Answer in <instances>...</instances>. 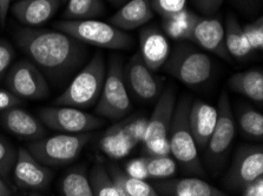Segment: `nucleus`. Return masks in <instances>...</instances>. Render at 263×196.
Segmentation results:
<instances>
[{
	"label": "nucleus",
	"mask_w": 263,
	"mask_h": 196,
	"mask_svg": "<svg viewBox=\"0 0 263 196\" xmlns=\"http://www.w3.org/2000/svg\"><path fill=\"white\" fill-rule=\"evenodd\" d=\"M217 121V108L201 100L191 103L189 126L197 149H205Z\"/></svg>",
	"instance_id": "nucleus-19"
},
{
	"label": "nucleus",
	"mask_w": 263,
	"mask_h": 196,
	"mask_svg": "<svg viewBox=\"0 0 263 196\" xmlns=\"http://www.w3.org/2000/svg\"><path fill=\"white\" fill-rule=\"evenodd\" d=\"M17 154L13 147L0 140V177H6L13 169Z\"/></svg>",
	"instance_id": "nucleus-34"
},
{
	"label": "nucleus",
	"mask_w": 263,
	"mask_h": 196,
	"mask_svg": "<svg viewBox=\"0 0 263 196\" xmlns=\"http://www.w3.org/2000/svg\"><path fill=\"white\" fill-rule=\"evenodd\" d=\"M89 179L93 196H121L112 179L110 178L109 171L103 163H96L89 175Z\"/></svg>",
	"instance_id": "nucleus-29"
},
{
	"label": "nucleus",
	"mask_w": 263,
	"mask_h": 196,
	"mask_svg": "<svg viewBox=\"0 0 263 196\" xmlns=\"http://www.w3.org/2000/svg\"><path fill=\"white\" fill-rule=\"evenodd\" d=\"M12 2H13V0H12ZM14 2H18V0H14Z\"/></svg>",
	"instance_id": "nucleus-47"
},
{
	"label": "nucleus",
	"mask_w": 263,
	"mask_h": 196,
	"mask_svg": "<svg viewBox=\"0 0 263 196\" xmlns=\"http://www.w3.org/2000/svg\"><path fill=\"white\" fill-rule=\"evenodd\" d=\"M124 173L129 177L138 180H146L149 178L146 168V157L134 159L126 163Z\"/></svg>",
	"instance_id": "nucleus-36"
},
{
	"label": "nucleus",
	"mask_w": 263,
	"mask_h": 196,
	"mask_svg": "<svg viewBox=\"0 0 263 196\" xmlns=\"http://www.w3.org/2000/svg\"><path fill=\"white\" fill-rule=\"evenodd\" d=\"M175 106H176V92L174 87H168L159 94L153 114L150 119H147L143 143L156 139L168 138Z\"/></svg>",
	"instance_id": "nucleus-16"
},
{
	"label": "nucleus",
	"mask_w": 263,
	"mask_h": 196,
	"mask_svg": "<svg viewBox=\"0 0 263 196\" xmlns=\"http://www.w3.org/2000/svg\"><path fill=\"white\" fill-rule=\"evenodd\" d=\"M191 100L183 97L175 106L173 120L169 128L171 154L185 170L193 173H203V168L198 159L197 146L189 126V111Z\"/></svg>",
	"instance_id": "nucleus-4"
},
{
	"label": "nucleus",
	"mask_w": 263,
	"mask_h": 196,
	"mask_svg": "<svg viewBox=\"0 0 263 196\" xmlns=\"http://www.w3.org/2000/svg\"><path fill=\"white\" fill-rule=\"evenodd\" d=\"M107 171L121 196H159L156 189L145 180L131 178L115 166H110Z\"/></svg>",
	"instance_id": "nucleus-25"
},
{
	"label": "nucleus",
	"mask_w": 263,
	"mask_h": 196,
	"mask_svg": "<svg viewBox=\"0 0 263 196\" xmlns=\"http://www.w3.org/2000/svg\"><path fill=\"white\" fill-rule=\"evenodd\" d=\"M242 196H263V178L257 179L243 188Z\"/></svg>",
	"instance_id": "nucleus-40"
},
{
	"label": "nucleus",
	"mask_w": 263,
	"mask_h": 196,
	"mask_svg": "<svg viewBox=\"0 0 263 196\" xmlns=\"http://www.w3.org/2000/svg\"><path fill=\"white\" fill-rule=\"evenodd\" d=\"M92 138L91 133L57 134L29 143L27 150L44 166H65L79 157Z\"/></svg>",
	"instance_id": "nucleus-5"
},
{
	"label": "nucleus",
	"mask_w": 263,
	"mask_h": 196,
	"mask_svg": "<svg viewBox=\"0 0 263 196\" xmlns=\"http://www.w3.org/2000/svg\"><path fill=\"white\" fill-rule=\"evenodd\" d=\"M238 126L246 135L261 139L263 137V115L252 107L245 106L238 111Z\"/></svg>",
	"instance_id": "nucleus-30"
},
{
	"label": "nucleus",
	"mask_w": 263,
	"mask_h": 196,
	"mask_svg": "<svg viewBox=\"0 0 263 196\" xmlns=\"http://www.w3.org/2000/svg\"><path fill=\"white\" fill-rule=\"evenodd\" d=\"M14 180L24 189L42 190L49 186L52 173L32 157L27 148H21L17 153L13 166Z\"/></svg>",
	"instance_id": "nucleus-14"
},
{
	"label": "nucleus",
	"mask_w": 263,
	"mask_h": 196,
	"mask_svg": "<svg viewBox=\"0 0 263 196\" xmlns=\"http://www.w3.org/2000/svg\"><path fill=\"white\" fill-rule=\"evenodd\" d=\"M217 121L206 145V161L211 167H218L235 137V119L227 93H222L217 106Z\"/></svg>",
	"instance_id": "nucleus-11"
},
{
	"label": "nucleus",
	"mask_w": 263,
	"mask_h": 196,
	"mask_svg": "<svg viewBox=\"0 0 263 196\" xmlns=\"http://www.w3.org/2000/svg\"><path fill=\"white\" fill-rule=\"evenodd\" d=\"M243 3H250V2H254V0H241Z\"/></svg>",
	"instance_id": "nucleus-45"
},
{
	"label": "nucleus",
	"mask_w": 263,
	"mask_h": 196,
	"mask_svg": "<svg viewBox=\"0 0 263 196\" xmlns=\"http://www.w3.org/2000/svg\"><path fill=\"white\" fill-rule=\"evenodd\" d=\"M146 157H169L171 154L169 138H161L144 143Z\"/></svg>",
	"instance_id": "nucleus-35"
},
{
	"label": "nucleus",
	"mask_w": 263,
	"mask_h": 196,
	"mask_svg": "<svg viewBox=\"0 0 263 196\" xmlns=\"http://www.w3.org/2000/svg\"><path fill=\"white\" fill-rule=\"evenodd\" d=\"M146 168L149 178L164 180L176 173L177 165L170 157H146Z\"/></svg>",
	"instance_id": "nucleus-31"
},
{
	"label": "nucleus",
	"mask_w": 263,
	"mask_h": 196,
	"mask_svg": "<svg viewBox=\"0 0 263 196\" xmlns=\"http://www.w3.org/2000/svg\"><path fill=\"white\" fill-rule=\"evenodd\" d=\"M154 188L157 193L169 196H227L210 183L195 178L162 180Z\"/></svg>",
	"instance_id": "nucleus-22"
},
{
	"label": "nucleus",
	"mask_w": 263,
	"mask_h": 196,
	"mask_svg": "<svg viewBox=\"0 0 263 196\" xmlns=\"http://www.w3.org/2000/svg\"><path fill=\"white\" fill-rule=\"evenodd\" d=\"M63 12L65 20H90L104 13L105 5L103 0H67Z\"/></svg>",
	"instance_id": "nucleus-27"
},
{
	"label": "nucleus",
	"mask_w": 263,
	"mask_h": 196,
	"mask_svg": "<svg viewBox=\"0 0 263 196\" xmlns=\"http://www.w3.org/2000/svg\"><path fill=\"white\" fill-rule=\"evenodd\" d=\"M109 2L114 5H121V4H125L127 0H109Z\"/></svg>",
	"instance_id": "nucleus-43"
},
{
	"label": "nucleus",
	"mask_w": 263,
	"mask_h": 196,
	"mask_svg": "<svg viewBox=\"0 0 263 196\" xmlns=\"http://www.w3.org/2000/svg\"><path fill=\"white\" fill-rule=\"evenodd\" d=\"M200 15L184 9L176 14L162 18L164 33L175 40H190Z\"/></svg>",
	"instance_id": "nucleus-24"
},
{
	"label": "nucleus",
	"mask_w": 263,
	"mask_h": 196,
	"mask_svg": "<svg viewBox=\"0 0 263 196\" xmlns=\"http://www.w3.org/2000/svg\"><path fill=\"white\" fill-rule=\"evenodd\" d=\"M62 0H18L10 11L19 23L31 29H38L57 13Z\"/></svg>",
	"instance_id": "nucleus-17"
},
{
	"label": "nucleus",
	"mask_w": 263,
	"mask_h": 196,
	"mask_svg": "<svg viewBox=\"0 0 263 196\" xmlns=\"http://www.w3.org/2000/svg\"><path fill=\"white\" fill-rule=\"evenodd\" d=\"M38 115L44 126L67 134L89 133L105 122L104 119L70 106L44 107Z\"/></svg>",
	"instance_id": "nucleus-9"
},
{
	"label": "nucleus",
	"mask_w": 263,
	"mask_h": 196,
	"mask_svg": "<svg viewBox=\"0 0 263 196\" xmlns=\"http://www.w3.org/2000/svg\"><path fill=\"white\" fill-rule=\"evenodd\" d=\"M63 196H93L89 175L82 168L67 173L62 180Z\"/></svg>",
	"instance_id": "nucleus-28"
},
{
	"label": "nucleus",
	"mask_w": 263,
	"mask_h": 196,
	"mask_svg": "<svg viewBox=\"0 0 263 196\" xmlns=\"http://www.w3.org/2000/svg\"><path fill=\"white\" fill-rule=\"evenodd\" d=\"M54 29L71 35L84 45L87 43L109 50H127L133 46V39L124 31L96 19L62 20L54 24Z\"/></svg>",
	"instance_id": "nucleus-3"
},
{
	"label": "nucleus",
	"mask_w": 263,
	"mask_h": 196,
	"mask_svg": "<svg viewBox=\"0 0 263 196\" xmlns=\"http://www.w3.org/2000/svg\"><path fill=\"white\" fill-rule=\"evenodd\" d=\"M243 33L246 35L250 49L254 51L262 52L263 50V19L258 18L254 23L247 24L242 26Z\"/></svg>",
	"instance_id": "nucleus-32"
},
{
	"label": "nucleus",
	"mask_w": 263,
	"mask_h": 196,
	"mask_svg": "<svg viewBox=\"0 0 263 196\" xmlns=\"http://www.w3.org/2000/svg\"><path fill=\"white\" fill-rule=\"evenodd\" d=\"M2 120L6 129L19 138L39 140L46 134V129L41 120L18 106L3 112Z\"/></svg>",
	"instance_id": "nucleus-21"
},
{
	"label": "nucleus",
	"mask_w": 263,
	"mask_h": 196,
	"mask_svg": "<svg viewBox=\"0 0 263 196\" xmlns=\"http://www.w3.org/2000/svg\"><path fill=\"white\" fill-rule=\"evenodd\" d=\"M224 43L228 54L235 59H246L253 53V50L250 49L243 33L242 26L234 15H229L226 20Z\"/></svg>",
	"instance_id": "nucleus-26"
},
{
	"label": "nucleus",
	"mask_w": 263,
	"mask_h": 196,
	"mask_svg": "<svg viewBox=\"0 0 263 196\" xmlns=\"http://www.w3.org/2000/svg\"><path fill=\"white\" fill-rule=\"evenodd\" d=\"M14 38L31 61L54 81L73 73L87 55L84 43L58 30L24 27L15 32Z\"/></svg>",
	"instance_id": "nucleus-1"
},
{
	"label": "nucleus",
	"mask_w": 263,
	"mask_h": 196,
	"mask_svg": "<svg viewBox=\"0 0 263 196\" xmlns=\"http://www.w3.org/2000/svg\"><path fill=\"white\" fill-rule=\"evenodd\" d=\"M0 196H12L10 188L3 181L2 178H0Z\"/></svg>",
	"instance_id": "nucleus-42"
},
{
	"label": "nucleus",
	"mask_w": 263,
	"mask_h": 196,
	"mask_svg": "<svg viewBox=\"0 0 263 196\" xmlns=\"http://www.w3.org/2000/svg\"><path fill=\"white\" fill-rule=\"evenodd\" d=\"M163 67L174 78L189 87L203 85L213 73V61L209 55L186 43L177 45Z\"/></svg>",
	"instance_id": "nucleus-7"
},
{
	"label": "nucleus",
	"mask_w": 263,
	"mask_h": 196,
	"mask_svg": "<svg viewBox=\"0 0 263 196\" xmlns=\"http://www.w3.org/2000/svg\"><path fill=\"white\" fill-rule=\"evenodd\" d=\"M12 0H0V24L4 26L6 24L7 15H9Z\"/></svg>",
	"instance_id": "nucleus-41"
},
{
	"label": "nucleus",
	"mask_w": 263,
	"mask_h": 196,
	"mask_svg": "<svg viewBox=\"0 0 263 196\" xmlns=\"http://www.w3.org/2000/svg\"><path fill=\"white\" fill-rule=\"evenodd\" d=\"M67 2V0H62V4H65Z\"/></svg>",
	"instance_id": "nucleus-46"
},
{
	"label": "nucleus",
	"mask_w": 263,
	"mask_h": 196,
	"mask_svg": "<svg viewBox=\"0 0 263 196\" xmlns=\"http://www.w3.org/2000/svg\"><path fill=\"white\" fill-rule=\"evenodd\" d=\"M154 13L151 0H127L109 19V24L121 31H133L149 23Z\"/></svg>",
	"instance_id": "nucleus-20"
},
{
	"label": "nucleus",
	"mask_w": 263,
	"mask_h": 196,
	"mask_svg": "<svg viewBox=\"0 0 263 196\" xmlns=\"http://www.w3.org/2000/svg\"><path fill=\"white\" fill-rule=\"evenodd\" d=\"M229 89L238 94L252 99L253 101H263V73L261 70H249L234 74L229 79Z\"/></svg>",
	"instance_id": "nucleus-23"
},
{
	"label": "nucleus",
	"mask_w": 263,
	"mask_h": 196,
	"mask_svg": "<svg viewBox=\"0 0 263 196\" xmlns=\"http://www.w3.org/2000/svg\"><path fill=\"white\" fill-rule=\"evenodd\" d=\"M260 178H263L262 147H241L235 154L227 186L233 190H242Z\"/></svg>",
	"instance_id": "nucleus-12"
},
{
	"label": "nucleus",
	"mask_w": 263,
	"mask_h": 196,
	"mask_svg": "<svg viewBox=\"0 0 263 196\" xmlns=\"http://www.w3.org/2000/svg\"><path fill=\"white\" fill-rule=\"evenodd\" d=\"M106 75L105 60L101 53L95 54L66 90L55 99V106L89 108L98 101Z\"/></svg>",
	"instance_id": "nucleus-2"
},
{
	"label": "nucleus",
	"mask_w": 263,
	"mask_h": 196,
	"mask_svg": "<svg viewBox=\"0 0 263 196\" xmlns=\"http://www.w3.org/2000/svg\"><path fill=\"white\" fill-rule=\"evenodd\" d=\"M133 105L127 91L124 67L119 58H111L106 69L105 81L96 105V113L101 118L118 120L130 113Z\"/></svg>",
	"instance_id": "nucleus-6"
},
{
	"label": "nucleus",
	"mask_w": 263,
	"mask_h": 196,
	"mask_svg": "<svg viewBox=\"0 0 263 196\" xmlns=\"http://www.w3.org/2000/svg\"><path fill=\"white\" fill-rule=\"evenodd\" d=\"M6 85L19 99L42 100L49 94L45 75L30 60H19L11 66Z\"/></svg>",
	"instance_id": "nucleus-10"
},
{
	"label": "nucleus",
	"mask_w": 263,
	"mask_h": 196,
	"mask_svg": "<svg viewBox=\"0 0 263 196\" xmlns=\"http://www.w3.org/2000/svg\"><path fill=\"white\" fill-rule=\"evenodd\" d=\"M147 119L127 118L115 123L99 140V148L106 157L114 160L125 158L138 143L143 142Z\"/></svg>",
	"instance_id": "nucleus-8"
},
{
	"label": "nucleus",
	"mask_w": 263,
	"mask_h": 196,
	"mask_svg": "<svg viewBox=\"0 0 263 196\" xmlns=\"http://www.w3.org/2000/svg\"><path fill=\"white\" fill-rule=\"evenodd\" d=\"M22 103V99L15 97L10 91L0 90V112H5L12 107L19 106Z\"/></svg>",
	"instance_id": "nucleus-39"
},
{
	"label": "nucleus",
	"mask_w": 263,
	"mask_h": 196,
	"mask_svg": "<svg viewBox=\"0 0 263 196\" xmlns=\"http://www.w3.org/2000/svg\"><path fill=\"white\" fill-rule=\"evenodd\" d=\"M124 78L127 91L141 101L150 102L162 93V79L147 69L138 53L125 66Z\"/></svg>",
	"instance_id": "nucleus-13"
},
{
	"label": "nucleus",
	"mask_w": 263,
	"mask_h": 196,
	"mask_svg": "<svg viewBox=\"0 0 263 196\" xmlns=\"http://www.w3.org/2000/svg\"><path fill=\"white\" fill-rule=\"evenodd\" d=\"M15 57L14 50L9 42L0 39V75L10 69Z\"/></svg>",
	"instance_id": "nucleus-37"
},
{
	"label": "nucleus",
	"mask_w": 263,
	"mask_h": 196,
	"mask_svg": "<svg viewBox=\"0 0 263 196\" xmlns=\"http://www.w3.org/2000/svg\"><path fill=\"white\" fill-rule=\"evenodd\" d=\"M151 6L154 12L164 18L186 9V0H151Z\"/></svg>",
	"instance_id": "nucleus-33"
},
{
	"label": "nucleus",
	"mask_w": 263,
	"mask_h": 196,
	"mask_svg": "<svg viewBox=\"0 0 263 196\" xmlns=\"http://www.w3.org/2000/svg\"><path fill=\"white\" fill-rule=\"evenodd\" d=\"M139 55L146 67L156 72L164 66L170 55V45L165 34L157 27H145L138 35Z\"/></svg>",
	"instance_id": "nucleus-15"
},
{
	"label": "nucleus",
	"mask_w": 263,
	"mask_h": 196,
	"mask_svg": "<svg viewBox=\"0 0 263 196\" xmlns=\"http://www.w3.org/2000/svg\"><path fill=\"white\" fill-rule=\"evenodd\" d=\"M224 0H194L195 5L205 15H214L221 9Z\"/></svg>",
	"instance_id": "nucleus-38"
},
{
	"label": "nucleus",
	"mask_w": 263,
	"mask_h": 196,
	"mask_svg": "<svg viewBox=\"0 0 263 196\" xmlns=\"http://www.w3.org/2000/svg\"><path fill=\"white\" fill-rule=\"evenodd\" d=\"M30 196H43V195H41V194H38V193H32Z\"/></svg>",
	"instance_id": "nucleus-44"
},
{
	"label": "nucleus",
	"mask_w": 263,
	"mask_h": 196,
	"mask_svg": "<svg viewBox=\"0 0 263 196\" xmlns=\"http://www.w3.org/2000/svg\"><path fill=\"white\" fill-rule=\"evenodd\" d=\"M190 40L203 50L217 54L223 59H229L224 43V27L220 19L198 18Z\"/></svg>",
	"instance_id": "nucleus-18"
}]
</instances>
